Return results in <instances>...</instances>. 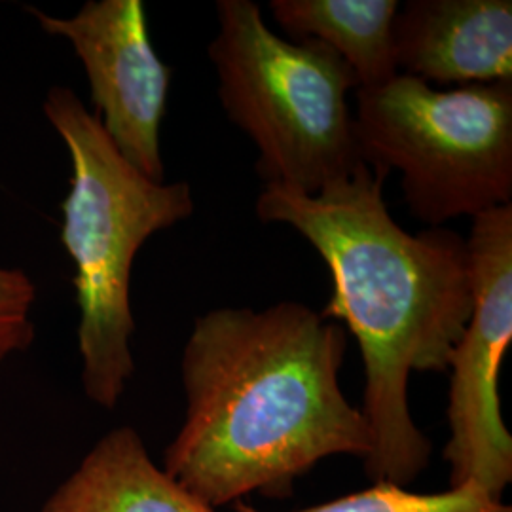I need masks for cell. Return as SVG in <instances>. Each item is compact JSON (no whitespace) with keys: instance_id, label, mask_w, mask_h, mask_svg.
<instances>
[{"instance_id":"cell-1","label":"cell","mask_w":512,"mask_h":512,"mask_svg":"<svg viewBox=\"0 0 512 512\" xmlns=\"http://www.w3.org/2000/svg\"><path fill=\"white\" fill-rule=\"evenodd\" d=\"M346 351L348 330L300 302L196 317L165 473L217 509L256 492L287 497L323 459L368 458L370 427L340 385Z\"/></svg>"},{"instance_id":"cell-2","label":"cell","mask_w":512,"mask_h":512,"mask_svg":"<svg viewBox=\"0 0 512 512\" xmlns=\"http://www.w3.org/2000/svg\"><path fill=\"white\" fill-rule=\"evenodd\" d=\"M387 175L361 165L315 196L264 186L256 215L293 226L325 260L332 296L319 313L348 325L365 366L366 475L406 486L433 452L408 406L410 374L448 372L475 298L467 239L444 228L406 232L385 203Z\"/></svg>"},{"instance_id":"cell-3","label":"cell","mask_w":512,"mask_h":512,"mask_svg":"<svg viewBox=\"0 0 512 512\" xmlns=\"http://www.w3.org/2000/svg\"><path fill=\"white\" fill-rule=\"evenodd\" d=\"M44 116L71 156V190L61 203V243L76 275L82 385L93 404L112 410L135 372L129 285L147 239L194 213L188 183H156L118 152L80 97L52 86Z\"/></svg>"},{"instance_id":"cell-4","label":"cell","mask_w":512,"mask_h":512,"mask_svg":"<svg viewBox=\"0 0 512 512\" xmlns=\"http://www.w3.org/2000/svg\"><path fill=\"white\" fill-rule=\"evenodd\" d=\"M209 59L228 118L258 150L264 186L315 196L363 162L349 109L359 82L319 40L277 37L253 0H219Z\"/></svg>"},{"instance_id":"cell-5","label":"cell","mask_w":512,"mask_h":512,"mask_svg":"<svg viewBox=\"0 0 512 512\" xmlns=\"http://www.w3.org/2000/svg\"><path fill=\"white\" fill-rule=\"evenodd\" d=\"M353 120L363 162L399 169L429 228L512 205V80L437 90L397 74L357 90Z\"/></svg>"},{"instance_id":"cell-6","label":"cell","mask_w":512,"mask_h":512,"mask_svg":"<svg viewBox=\"0 0 512 512\" xmlns=\"http://www.w3.org/2000/svg\"><path fill=\"white\" fill-rule=\"evenodd\" d=\"M467 251L475 306L448 366L444 459L450 488L475 482L503 501L512 482V435L497 380L512 342V205L473 219Z\"/></svg>"},{"instance_id":"cell-7","label":"cell","mask_w":512,"mask_h":512,"mask_svg":"<svg viewBox=\"0 0 512 512\" xmlns=\"http://www.w3.org/2000/svg\"><path fill=\"white\" fill-rule=\"evenodd\" d=\"M38 25L65 38L84 65L95 114L118 152L145 177L165 183L160 128L171 67L148 37L141 0H90L73 18L29 10Z\"/></svg>"},{"instance_id":"cell-8","label":"cell","mask_w":512,"mask_h":512,"mask_svg":"<svg viewBox=\"0 0 512 512\" xmlns=\"http://www.w3.org/2000/svg\"><path fill=\"white\" fill-rule=\"evenodd\" d=\"M399 74L439 86L512 80L511 0H410L393 21Z\"/></svg>"},{"instance_id":"cell-9","label":"cell","mask_w":512,"mask_h":512,"mask_svg":"<svg viewBox=\"0 0 512 512\" xmlns=\"http://www.w3.org/2000/svg\"><path fill=\"white\" fill-rule=\"evenodd\" d=\"M40 512H217L156 465L133 427L95 442Z\"/></svg>"},{"instance_id":"cell-10","label":"cell","mask_w":512,"mask_h":512,"mask_svg":"<svg viewBox=\"0 0 512 512\" xmlns=\"http://www.w3.org/2000/svg\"><path fill=\"white\" fill-rule=\"evenodd\" d=\"M275 23L298 40H319L340 55L359 90L382 86L397 76L393 21L397 0H272Z\"/></svg>"},{"instance_id":"cell-11","label":"cell","mask_w":512,"mask_h":512,"mask_svg":"<svg viewBox=\"0 0 512 512\" xmlns=\"http://www.w3.org/2000/svg\"><path fill=\"white\" fill-rule=\"evenodd\" d=\"M238 512L262 511L238 503ZM294 512H512V507L475 482L439 494H418L393 482H374L363 492Z\"/></svg>"},{"instance_id":"cell-12","label":"cell","mask_w":512,"mask_h":512,"mask_svg":"<svg viewBox=\"0 0 512 512\" xmlns=\"http://www.w3.org/2000/svg\"><path fill=\"white\" fill-rule=\"evenodd\" d=\"M37 287L19 268L0 266V370L35 342Z\"/></svg>"}]
</instances>
